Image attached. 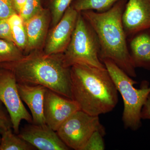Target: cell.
<instances>
[{
    "instance_id": "6da1fadb",
    "label": "cell",
    "mask_w": 150,
    "mask_h": 150,
    "mask_svg": "<svg viewBox=\"0 0 150 150\" xmlns=\"http://www.w3.org/2000/svg\"><path fill=\"white\" fill-rule=\"evenodd\" d=\"M15 76L18 83L41 85L72 99L71 67L65 66L62 54L46 55L36 50L14 62L0 64Z\"/></svg>"
},
{
    "instance_id": "7a4b0ae2",
    "label": "cell",
    "mask_w": 150,
    "mask_h": 150,
    "mask_svg": "<svg viewBox=\"0 0 150 150\" xmlns=\"http://www.w3.org/2000/svg\"><path fill=\"white\" fill-rule=\"evenodd\" d=\"M72 100L80 110L99 116L112 111L118 91L106 69L78 64L71 67Z\"/></svg>"
},
{
    "instance_id": "3957f363",
    "label": "cell",
    "mask_w": 150,
    "mask_h": 150,
    "mask_svg": "<svg viewBox=\"0 0 150 150\" xmlns=\"http://www.w3.org/2000/svg\"><path fill=\"white\" fill-rule=\"evenodd\" d=\"M126 0H121L104 12L88 10L80 12L96 33L99 40L101 62L109 59L131 77L137 74L128 46L122 16Z\"/></svg>"
},
{
    "instance_id": "277c9868",
    "label": "cell",
    "mask_w": 150,
    "mask_h": 150,
    "mask_svg": "<svg viewBox=\"0 0 150 150\" xmlns=\"http://www.w3.org/2000/svg\"><path fill=\"white\" fill-rule=\"evenodd\" d=\"M123 100L122 120L126 129L136 131L142 126L141 111L150 94L148 82L144 81L140 89L134 87L138 83L109 59L102 61Z\"/></svg>"
},
{
    "instance_id": "5b68a950",
    "label": "cell",
    "mask_w": 150,
    "mask_h": 150,
    "mask_svg": "<svg viewBox=\"0 0 150 150\" xmlns=\"http://www.w3.org/2000/svg\"><path fill=\"white\" fill-rule=\"evenodd\" d=\"M100 46L96 32L79 13L74 30L69 45L63 53L65 66L86 64L106 69L99 57Z\"/></svg>"
},
{
    "instance_id": "8992f818",
    "label": "cell",
    "mask_w": 150,
    "mask_h": 150,
    "mask_svg": "<svg viewBox=\"0 0 150 150\" xmlns=\"http://www.w3.org/2000/svg\"><path fill=\"white\" fill-rule=\"evenodd\" d=\"M96 131L105 133L98 116L91 115L79 110L69 117L56 132L69 149L83 150L92 134Z\"/></svg>"
},
{
    "instance_id": "52a82bcc",
    "label": "cell",
    "mask_w": 150,
    "mask_h": 150,
    "mask_svg": "<svg viewBox=\"0 0 150 150\" xmlns=\"http://www.w3.org/2000/svg\"><path fill=\"white\" fill-rule=\"evenodd\" d=\"M0 100L10 115L14 133L19 134L22 120L32 123V116L20 96L15 76L10 70L1 67H0Z\"/></svg>"
},
{
    "instance_id": "ba28073f",
    "label": "cell",
    "mask_w": 150,
    "mask_h": 150,
    "mask_svg": "<svg viewBox=\"0 0 150 150\" xmlns=\"http://www.w3.org/2000/svg\"><path fill=\"white\" fill-rule=\"evenodd\" d=\"M79 12L70 6L58 23L47 35L43 52L46 55L64 53L69 45L77 20Z\"/></svg>"
},
{
    "instance_id": "9c48e42d",
    "label": "cell",
    "mask_w": 150,
    "mask_h": 150,
    "mask_svg": "<svg viewBox=\"0 0 150 150\" xmlns=\"http://www.w3.org/2000/svg\"><path fill=\"white\" fill-rule=\"evenodd\" d=\"M80 110L74 100L47 88L45 93L44 115L46 125L57 131L76 111Z\"/></svg>"
},
{
    "instance_id": "30bf717a",
    "label": "cell",
    "mask_w": 150,
    "mask_h": 150,
    "mask_svg": "<svg viewBox=\"0 0 150 150\" xmlns=\"http://www.w3.org/2000/svg\"><path fill=\"white\" fill-rule=\"evenodd\" d=\"M19 136L40 150H68L65 144L54 131L48 125L30 123L20 130Z\"/></svg>"
},
{
    "instance_id": "8fae6325",
    "label": "cell",
    "mask_w": 150,
    "mask_h": 150,
    "mask_svg": "<svg viewBox=\"0 0 150 150\" xmlns=\"http://www.w3.org/2000/svg\"><path fill=\"white\" fill-rule=\"evenodd\" d=\"M122 21L127 38L141 30L150 29V0H129Z\"/></svg>"
},
{
    "instance_id": "7c38bea8",
    "label": "cell",
    "mask_w": 150,
    "mask_h": 150,
    "mask_svg": "<svg viewBox=\"0 0 150 150\" xmlns=\"http://www.w3.org/2000/svg\"><path fill=\"white\" fill-rule=\"evenodd\" d=\"M50 14L48 10L43 8L24 22L28 42L24 55L36 50H42L44 47L51 18Z\"/></svg>"
},
{
    "instance_id": "4fadbf2b",
    "label": "cell",
    "mask_w": 150,
    "mask_h": 150,
    "mask_svg": "<svg viewBox=\"0 0 150 150\" xmlns=\"http://www.w3.org/2000/svg\"><path fill=\"white\" fill-rule=\"evenodd\" d=\"M17 87L21 98L30 110L32 123L46 125L44 115V103L47 88L43 86L18 83Z\"/></svg>"
},
{
    "instance_id": "5bb4252c",
    "label": "cell",
    "mask_w": 150,
    "mask_h": 150,
    "mask_svg": "<svg viewBox=\"0 0 150 150\" xmlns=\"http://www.w3.org/2000/svg\"><path fill=\"white\" fill-rule=\"evenodd\" d=\"M129 53L135 68L150 70V29L127 38Z\"/></svg>"
},
{
    "instance_id": "9a60e30c",
    "label": "cell",
    "mask_w": 150,
    "mask_h": 150,
    "mask_svg": "<svg viewBox=\"0 0 150 150\" xmlns=\"http://www.w3.org/2000/svg\"><path fill=\"white\" fill-rule=\"evenodd\" d=\"M11 30L13 42L23 52L27 45V36L24 22L19 14L16 13L8 18Z\"/></svg>"
},
{
    "instance_id": "2e32d148",
    "label": "cell",
    "mask_w": 150,
    "mask_h": 150,
    "mask_svg": "<svg viewBox=\"0 0 150 150\" xmlns=\"http://www.w3.org/2000/svg\"><path fill=\"white\" fill-rule=\"evenodd\" d=\"M9 129L1 134L0 150H34L37 149L33 145L26 142Z\"/></svg>"
},
{
    "instance_id": "e0dca14e",
    "label": "cell",
    "mask_w": 150,
    "mask_h": 150,
    "mask_svg": "<svg viewBox=\"0 0 150 150\" xmlns=\"http://www.w3.org/2000/svg\"><path fill=\"white\" fill-rule=\"evenodd\" d=\"M121 0H76L72 7L79 12L85 11H96L104 12L110 9Z\"/></svg>"
},
{
    "instance_id": "ac0fdd59",
    "label": "cell",
    "mask_w": 150,
    "mask_h": 150,
    "mask_svg": "<svg viewBox=\"0 0 150 150\" xmlns=\"http://www.w3.org/2000/svg\"><path fill=\"white\" fill-rule=\"evenodd\" d=\"M23 56V52L13 42L0 39V64L16 62Z\"/></svg>"
},
{
    "instance_id": "d6986e66",
    "label": "cell",
    "mask_w": 150,
    "mask_h": 150,
    "mask_svg": "<svg viewBox=\"0 0 150 150\" xmlns=\"http://www.w3.org/2000/svg\"><path fill=\"white\" fill-rule=\"evenodd\" d=\"M73 0H51L50 4L51 24L54 27L60 21Z\"/></svg>"
},
{
    "instance_id": "ffe728a7",
    "label": "cell",
    "mask_w": 150,
    "mask_h": 150,
    "mask_svg": "<svg viewBox=\"0 0 150 150\" xmlns=\"http://www.w3.org/2000/svg\"><path fill=\"white\" fill-rule=\"evenodd\" d=\"M43 8L41 5V0H26L19 14L24 22L38 13Z\"/></svg>"
},
{
    "instance_id": "44dd1931",
    "label": "cell",
    "mask_w": 150,
    "mask_h": 150,
    "mask_svg": "<svg viewBox=\"0 0 150 150\" xmlns=\"http://www.w3.org/2000/svg\"><path fill=\"white\" fill-rule=\"evenodd\" d=\"M105 133L100 131H96L92 134L83 150H103L105 145L103 136Z\"/></svg>"
},
{
    "instance_id": "7402d4cb",
    "label": "cell",
    "mask_w": 150,
    "mask_h": 150,
    "mask_svg": "<svg viewBox=\"0 0 150 150\" xmlns=\"http://www.w3.org/2000/svg\"><path fill=\"white\" fill-rule=\"evenodd\" d=\"M11 129H13V124L10 115L0 100V134Z\"/></svg>"
},
{
    "instance_id": "603a6c76",
    "label": "cell",
    "mask_w": 150,
    "mask_h": 150,
    "mask_svg": "<svg viewBox=\"0 0 150 150\" xmlns=\"http://www.w3.org/2000/svg\"><path fill=\"white\" fill-rule=\"evenodd\" d=\"M16 13L12 0H0V20L8 18Z\"/></svg>"
},
{
    "instance_id": "cb8c5ba5",
    "label": "cell",
    "mask_w": 150,
    "mask_h": 150,
    "mask_svg": "<svg viewBox=\"0 0 150 150\" xmlns=\"http://www.w3.org/2000/svg\"><path fill=\"white\" fill-rule=\"evenodd\" d=\"M0 39L13 42L8 18L0 20Z\"/></svg>"
},
{
    "instance_id": "d4e9b609",
    "label": "cell",
    "mask_w": 150,
    "mask_h": 150,
    "mask_svg": "<svg viewBox=\"0 0 150 150\" xmlns=\"http://www.w3.org/2000/svg\"><path fill=\"white\" fill-rule=\"evenodd\" d=\"M141 118L142 119L150 120V94L142 108Z\"/></svg>"
},
{
    "instance_id": "484cf974",
    "label": "cell",
    "mask_w": 150,
    "mask_h": 150,
    "mask_svg": "<svg viewBox=\"0 0 150 150\" xmlns=\"http://www.w3.org/2000/svg\"><path fill=\"white\" fill-rule=\"evenodd\" d=\"M12 1L16 12L19 14L24 6L26 0H12Z\"/></svg>"
},
{
    "instance_id": "4316f807",
    "label": "cell",
    "mask_w": 150,
    "mask_h": 150,
    "mask_svg": "<svg viewBox=\"0 0 150 150\" xmlns=\"http://www.w3.org/2000/svg\"><path fill=\"white\" fill-rule=\"evenodd\" d=\"M1 138H0V144H1Z\"/></svg>"
}]
</instances>
